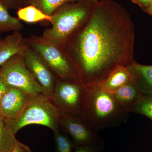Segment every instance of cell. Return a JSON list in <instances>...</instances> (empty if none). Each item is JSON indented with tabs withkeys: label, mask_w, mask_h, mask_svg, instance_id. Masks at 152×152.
Listing matches in <instances>:
<instances>
[{
	"label": "cell",
	"mask_w": 152,
	"mask_h": 152,
	"mask_svg": "<svg viewBox=\"0 0 152 152\" xmlns=\"http://www.w3.org/2000/svg\"><path fill=\"white\" fill-rule=\"evenodd\" d=\"M134 38L128 11L113 0H100L62 50L83 86H100L116 68L135 61Z\"/></svg>",
	"instance_id": "obj_1"
},
{
	"label": "cell",
	"mask_w": 152,
	"mask_h": 152,
	"mask_svg": "<svg viewBox=\"0 0 152 152\" xmlns=\"http://www.w3.org/2000/svg\"><path fill=\"white\" fill-rule=\"evenodd\" d=\"M129 113L118 105L113 93L99 85L84 86L83 118L94 129L118 126L127 121Z\"/></svg>",
	"instance_id": "obj_2"
},
{
	"label": "cell",
	"mask_w": 152,
	"mask_h": 152,
	"mask_svg": "<svg viewBox=\"0 0 152 152\" xmlns=\"http://www.w3.org/2000/svg\"><path fill=\"white\" fill-rule=\"evenodd\" d=\"M98 1L79 0L62 6L51 15V27L46 29L41 37L62 50L68 39L89 18Z\"/></svg>",
	"instance_id": "obj_3"
},
{
	"label": "cell",
	"mask_w": 152,
	"mask_h": 152,
	"mask_svg": "<svg viewBox=\"0 0 152 152\" xmlns=\"http://www.w3.org/2000/svg\"><path fill=\"white\" fill-rule=\"evenodd\" d=\"M62 112L49 96L39 94L31 97L23 112L18 117L4 119L6 125L15 134L22 128L31 124L45 126L53 132L59 130Z\"/></svg>",
	"instance_id": "obj_4"
},
{
	"label": "cell",
	"mask_w": 152,
	"mask_h": 152,
	"mask_svg": "<svg viewBox=\"0 0 152 152\" xmlns=\"http://www.w3.org/2000/svg\"><path fill=\"white\" fill-rule=\"evenodd\" d=\"M24 42L40 56L57 79L80 81L75 68L61 49L39 36L24 39Z\"/></svg>",
	"instance_id": "obj_5"
},
{
	"label": "cell",
	"mask_w": 152,
	"mask_h": 152,
	"mask_svg": "<svg viewBox=\"0 0 152 152\" xmlns=\"http://www.w3.org/2000/svg\"><path fill=\"white\" fill-rule=\"evenodd\" d=\"M0 75L10 86L20 89L31 96L48 95L26 67L22 53L14 55L0 66Z\"/></svg>",
	"instance_id": "obj_6"
},
{
	"label": "cell",
	"mask_w": 152,
	"mask_h": 152,
	"mask_svg": "<svg viewBox=\"0 0 152 152\" xmlns=\"http://www.w3.org/2000/svg\"><path fill=\"white\" fill-rule=\"evenodd\" d=\"M83 94L78 80L57 79L50 98L61 112L83 118Z\"/></svg>",
	"instance_id": "obj_7"
},
{
	"label": "cell",
	"mask_w": 152,
	"mask_h": 152,
	"mask_svg": "<svg viewBox=\"0 0 152 152\" xmlns=\"http://www.w3.org/2000/svg\"><path fill=\"white\" fill-rule=\"evenodd\" d=\"M22 56L26 67L50 97L56 82V76L40 56L26 45Z\"/></svg>",
	"instance_id": "obj_8"
},
{
	"label": "cell",
	"mask_w": 152,
	"mask_h": 152,
	"mask_svg": "<svg viewBox=\"0 0 152 152\" xmlns=\"http://www.w3.org/2000/svg\"><path fill=\"white\" fill-rule=\"evenodd\" d=\"M60 126L72 137L74 146L88 145L100 138L98 131L91 127L81 117L62 112Z\"/></svg>",
	"instance_id": "obj_9"
},
{
	"label": "cell",
	"mask_w": 152,
	"mask_h": 152,
	"mask_svg": "<svg viewBox=\"0 0 152 152\" xmlns=\"http://www.w3.org/2000/svg\"><path fill=\"white\" fill-rule=\"evenodd\" d=\"M31 97L20 89L11 87L0 100V109L4 119H11L18 117Z\"/></svg>",
	"instance_id": "obj_10"
},
{
	"label": "cell",
	"mask_w": 152,
	"mask_h": 152,
	"mask_svg": "<svg viewBox=\"0 0 152 152\" xmlns=\"http://www.w3.org/2000/svg\"><path fill=\"white\" fill-rule=\"evenodd\" d=\"M131 81L139 91L145 95H152V66L139 64L135 61L128 66Z\"/></svg>",
	"instance_id": "obj_11"
},
{
	"label": "cell",
	"mask_w": 152,
	"mask_h": 152,
	"mask_svg": "<svg viewBox=\"0 0 152 152\" xmlns=\"http://www.w3.org/2000/svg\"><path fill=\"white\" fill-rule=\"evenodd\" d=\"M24 38L18 31H15L3 40L0 47V66L14 55L21 54L26 48Z\"/></svg>",
	"instance_id": "obj_12"
},
{
	"label": "cell",
	"mask_w": 152,
	"mask_h": 152,
	"mask_svg": "<svg viewBox=\"0 0 152 152\" xmlns=\"http://www.w3.org/2000/svg\"><path fill=\"white\" fill-rule=\"evenodd\" d=\"M113 93L118 105L128 113H131L133 106L142 95L132 81Z\"/></svg>",
	"instance_id": "obj_13"
},
{
	"label": "cell",
	"mask_w": 152,
	"mask_h": 152,
	"mask_svg": "<svg viewBox=\"0 0 152 152\" xmlns=\"http://www.w3.org/2000/svg\"><path fill=\"white\" fill-rule=\"evenodd\" d=\"M131 81V76L128 68L121 66L113 71L100 86L104 90L113 93Z\"/></svg>",
	"instance_id": "obj_14"
},
{
	"label": "cell",
	"mask_w": 152,
	"mask_h": 152,
	"mask_svg": "<svg viewBox=\"0 0 152 152\" xmlns=\"http://www.w3.org/2000/svg\"><path fill=\"white\" fill-rule=\"evenodd\" d=\"M17 15L20 20L29 23L43 21L50 22L51 19V16L46 15L37 7L31 5L20 8L17 11Z\"/></svg>",
	"instance_id": "obj_15"
},
{
	"label": "cell",
	"mask_w": 152,
	"mask_h": 152,
	"mask_svg": "<svg viewBox=\"0 0 152 152\" xmlns=\"http://www.w3.org/2000/svg\"><path fill=\"white\" fill-rule=\"evenodd\" d=\"M23 28L20 20L10 15L5 5L0 0V33L19 31Z\"/></svg>",
	"instance_id": "obj_16"
},
{
	"label": "cell",
	"mask_w": 152,
	"mask_h": 152,
	"mask_svg": "<svg viewBox=\"0 0 152 152\" xmlns=\"http://www.w3.org/2000/svg\"><path fill=\"white\" fill-rule=\"evenodd\" d=\"M78 1L79 0H23V5L35 6L46 15L51 16L62 6Z\"/></svg>",
	"instance_id": "obj_17"
},
{
	"label": "cell",
	"mask_w": 152,
	"mask_h": 152,
	"mask_svg": "<svg viewBox=\"0 0 152 152\" xmlns=\"http://www.w3.org/2000/svg\"><path fill=\"white\" fill-rule=\"evenodd\" d=\"M17 140L15 134L6 125L4 118H0V152L12 151Z\"/></svg>",
	"instance_id": "obj_18"
},
{
	"label": "cell",
	"mask_w": 152,
	"mask_h": 152,
	"mask_svg": "<svg viewBox=\"0 0 152 152\" xmlns=\"http://www.w3.org/2000/svg\"><path fill=\"white\" fill-rule=\"evenodd\" d=\"M131 113L141 114L152 121V95L142 94L133 106Z\"/></svg>",
	"instance_id": "obj_19"
},
{
	"label": "cell",
	"mask_w": 152,
	"mask_h": 152,
	"mask_svg": "<svg viewBox=\"0 0 152 152\" xmlns=\"http://www.w3.org/2000/svg\"><path fill=\"white\" fill-rule=\"evenodd\" d=\"M56 152H73L74 145L68 136L60 132L59 130L54 132Z\"/></svg>",
	"instance_id": "obj_20"
},
{
	"label": "cell",
	"mask_w": 152,
	"mask_h": 152,
	"mask_svg": "<svg viewBox=\"0 0 152 152\" xmlns=\"http://www.w3.org/2000/svg\"><path fill=\"white\" fill-rule=\"evenodd\" d=\"M104 146V142L100 138L88 145L75 146L73 152H101Z\"/></svg>",
	"instance_id": "obj_21"
},
{
	"label": "cell",
	"mask_w": 152,
	"mask_h": 152,
	"mask_svg": "<svg viewBox=\"0 0 152 152\" xmlns=\"http://www.w3.org/2000/svg\"><path fill=\"white\" fill-rule=\"evenodd\" d=\"M133 3L138 5L145 12L149 8L151 4L152 0H131Z\"/></svg>",
	"instance_id": "obj_22"
},
{
	"label": "cell",
	"mask_w": 152,
	"mask_h": 152,
	"mask_svg": "<svg viewBox=\"0 0 152 152\" xmlns=\"http://www.w3.org/2000/svg\"><path fill=\"white\" fill-rule=\"evenodd\" d=\"M11 152H32L26 145L17 140L14 149Z\"/></svg>",
	"instance_id": "obj_23"
},
{
	"label": "cell",
	"mask_w": 152,
	"mask_h": 152,
	"mask_svg": "<svg viewBox=\"0 0 152 152\" xmlns=\"http://www.w3.org/2000/svg\"><path fill=\"white\" fill-rule=\"evenodd\" d=\"M10 87L6 83L2 77L0 75V100Z\"/></svg>",
	"instance_id": "obj_24"
},
{
	"label": "cell",
	"mask_w": 152,
	"mask_h": 152,
	"mask_svg": "<svg viewBox=\"0 0 152 152\" xmlns=\"http://www.w3.org/2000/svg\"><path fill=\"white\" fill-rule=\"evenodd\" d=\"M15 1L16 0H4V3L7 7H8V6L12 5Z\"/></svg>",
	"instance_id": "obj_25"
},
{
	"label": "cell",
	"mask_w": 152,
	"mask_h": 152,
	"mask_svg": "<svg viewBox=\"0 0 152 152\" xmlns=\"http://www.w3.org/2000/svg\"><path fill=\"white\" fill-rule=\"evenodd\" d=\"M145 12L147 13L150 14V15H152V9H148V10H147L145 11Z\"/></svg>",
	"instance_id": "obj_26"
},
{
	"label": "cell",
	"mask_w": 152,
	"mask_h": 152,
	"mask_svg": "<svg viewBox=\"0 0 152 152\" xmlns=\"http://www.w3.org/2000/svg\"><path fill=\"white\" fill-rule=\"evenodd\" d=\"M18 1L19 4H23V0H16V1Z\"/></svg>",
	"instance_id": "obj_27"
},
{
	"label": "cell",
	"mask_w": 152,
	"mask_h": 152,
	"mask_svg": "<svg viewBox=\"0 0 152 152\" xmlns=\"http://www.w3.org/2000/svg\"><path fill=\"white\" fill-rule=\"evenodd\" d=\"M3 39H1V38H0V47H1V45Z\"/></svg>",
	"instance_id": "obj_28"
},
{
	"label": "cell",
	"mask_w": 152,
	"mask_h": 152,
	"mask_svg": "<svg viewBox=\"0 0 152 152\" xmlns=\"http://www.w3.org/2000/svg\"><path fill=\"white\" fill-rule=\"evenodd\" d=\"M3 118L2 116L1 113V109H0V118Z\"/></svg>",
	"instance_id": "obj_29"
},
{
	"label": "cell",
	"mask_w": 152,
	"mask_h": 152,
	"mask_svg": "<svg viewBox=\"0 0 152 152\" xmlns=\"http://www.w3.org/2000/svg\"><path fill=\"white\" fill-rule=\"evenodd\" d=\"M149 9H152V1L151 4V7H150Z\"/></svg>",
	"instance_id": "obj_30"
}]
</instances>
